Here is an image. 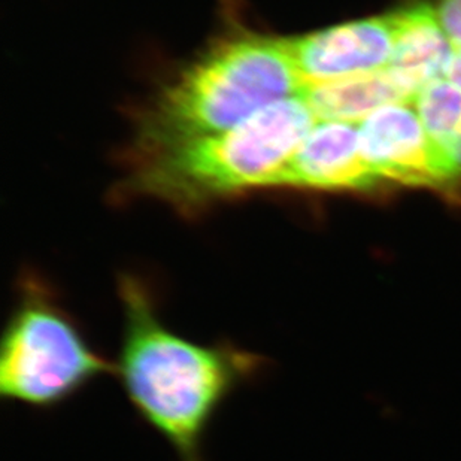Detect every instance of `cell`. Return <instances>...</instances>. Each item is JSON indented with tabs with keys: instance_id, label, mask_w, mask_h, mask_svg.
Masks as SVG:
<instances>
[{
	"instance_id": "cell-7",
	"label": "cell",
	"mask_w": 461,
	"mask_h": 461,
	"mask_svg": "<svg viewBox=\"0 0 461 461\" xmlns=\"http://www.w3.org/2000/svg\"><path fill=\"white\" fill-rule=\"evenodd\" d=\"M379 184L361 153L357 124L318 120L272 188L363 192Z\"/></svg>"
},
{
	"instance_id": "cell-6",
	"label": "cell",
	"mask_w": 461,
	"mask_h": 461,
	"mask_svg": "<svg viewBox=\"0 0 461 461\" xmlns=\"http://www.w3.org/2000/svg\"><path fill=\"white\" fill-rule=\"evenodd\" d=\"M396 40L393 13L290 38L303 86L387 69Z\"/></svg>"
},
{
	"instance_id": "cell-4",
	"label": "cell",
	"mask_w": 461,
	"mask_h": 461,
	"mask_svg": "<svg viewBox=\"0 0 461 461\" xmlns=\"http://www.w3.org/2000/svg\"><path fill=\"white\" fill-rule=\"evenodd\" d=\"M115 372L57 288L35 272L20 275L0 342V396L54 410Z\"/></svg>"
},
{
	"instance_id": "cell-9",
	"label": "cell",
	"mask_w": 461,
	"mask_h": 461,
	"mask_svg": "<svg viewBox=\"0 0 461 461\" xmlns=\"http://www.w3.org/2000/svg\"><path fill=\"white\" fill-rule=\"evenodd\" d=\"M299 96L303 97L317 120L353 124H358L387 104H411L410 96L387 69L327 83L306 84Z\"/></svg>"
},
{
	"instance_id": "cell-1",
	"label": "cell",
	"mask_w": 461,
	"mask_h": 461,
	"mask_svg": "<svg viewBox=\"0 0 461 461\" xmlns=\"http://www.w3.org/2000/svg\"><path fill=\"white\" fill-rule=\"evenodd\" d=\"M118 379L133 410L172 447L179 461H205L211 422L227 399L269 369L270 360L221 339L197 344L161 317L158 294L124 275Z\"/></svg>"
},
{
	"instance_id": "cell-8",
	"label": "cell",
	"mask_w": 461,
	"mask_h": 461,
	"mask_svg": "<svg viewBox=\"0 0 461 461\" xmlns=\"http://www.w3.org/2000/svg\"><path fill=\"white\" fill-rule=\"evenodd\" d=\"M392 13L396 40L387 70L412 104L422 88L445 78L456 49L430 2L413 0Z\"/></svg>"
},
{
	"instance_id": "cell-2",
	"label": "cell",
	"mask_w": 461,
	"mask_h": 461,
	"mask_svg": "<svg viewBox=\"0 0 461 461\" xmlns=\"http://www.w3.org/2000/svg\"><path fill=\"white\" fill-rule=\"evenodd\" d=\"M303 88L290 38L242 32L218 41L158 95L140 120L145 154L238 126Z\"/></svg>"
},
{
	"instance_id": "cell-12",
	"label": "cell",
	"mask_w": 461,
	"mask_h": 461,
	"mask_svg": "<svg viewBox=\"0 0 461 461\" xmlns=\"http://www.w3.org/2000/svg\"><path fill=\"white\" fill-rule=\"evenodd\" d=\"M445 79H448L449 83H453L461 90V51L454 52L447 74H445Z\"/></svg>"
},
{
	"instance_id": "cell-5",
	"label": "cell",
	"mask_w": 461,
	"mask_h": 461,
	"mask_svg": "<svg viewBox=\"0 0 461 461\" xmlns=\"http://www.w3.org/2000/svg\"><path fill=\"white\" fill-rule=\"evenodd\" d=\"M361 153L379 183L444 188L458 175L440 153L411 104L376 109L357 124Z\"/></svg>"
},
{
	"instance_id": "cell-11",
	"label": "cell",
	"mask_w": 461,
	"mask_h": 461,
	"mask_svg": "<svg viewBox=\"0 0 461 461\" xmlns=\"http://www.w3.org/2000/svg\"><path fill=\"white\" fill-rule=\"evenodd\" d=\"M436 15L456 51H461V0H436Z\"/></svg>"
},
{
	"instance_id": "cell-10",
	"label": "cell",
	"mask_w": 461,
	"mask_h": 461,
	"mask_svg": "<svg viewBox=\"0 0 461 461\" xmlns=\"http://www.w3.org/2000/svg\"><path fill=\"white\" fill-rule=\"evenodd\" d=\"M422 126L461 178V90L439 79L413 97Z\"/></svg>"
},
{
	"instance_id": "cell-3",
	"label": "cell",
	"mask_w": 461,
	"mask_h": 461,
	"mask_svg": "<svg viewBox=\"0 0 461 461\" xmlns=\"http://www.w3.org/2000/svg\"><path fill=\"white\" fill-rule=\"evenodd\" d=\"M317 122L303 97H288L229 131L145 154L131 176V192L194 209L272 188Z\"/></svg>"
}]
</instances>
